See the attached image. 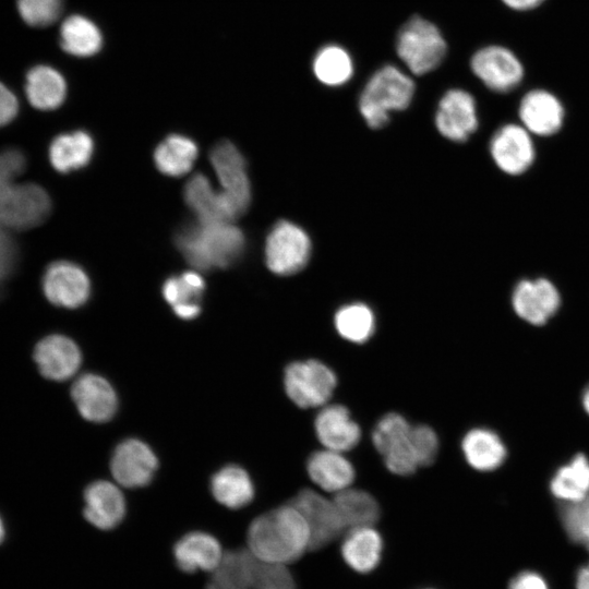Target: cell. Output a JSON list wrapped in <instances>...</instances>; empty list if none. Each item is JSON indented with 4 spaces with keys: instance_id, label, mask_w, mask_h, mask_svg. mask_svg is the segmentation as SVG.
I'll return each mask as SVG.
<instances>
[{
    "instance_id": "cell-1",
    "label": "cell",
    "mask_w": 589,
    "mask_h": 589,
    "mask_svg": "<svg viewBox=\"0 0 589 589\" xmlns=\"http://www.w3.org/2000/svg\"><path fill=\"white\" fill-rule=\"evenodd\" d=\"M247 540L255 558L273 564H290L310 550L308 524L291 503L256 517Z\"/></svg>"
},
{
    "instance_id": "cell-2",
    "label": "cell",
    "mask_w": 589,
    "mask_h": 589,
    "mask_svg": "<svg viewBox=\"0 0 589 589\" xmlns=\"http://www.w3.org/2000/svg\"><path fill=\"white\" fill-rule=\"evenodd\" d=\"M176 244L197 271L225 268L244 250V236L232 223L204 224L196 220L178 232Z\"/></svg>"
},
{
    "instance_id": "cell-3",
    "label": "cell",
    "mask_w": 589,
    "mask_h": 589,
    "mask_svg": "<svg viewBox=\"0 0 589 589\" xmlns=\"http://www.w3.org/2000/svg\"><path fill=\"white\" fill-rule=\"evenodd\" d=\"M416 85L409 75L393 64L380 68L369 79L359 97V111L372 129L383 128L392 111L408 108Z\"/></svg>"
},
{
    "instance_id": "cell-4",
    "label": "cell",
    "mask_w": 589,
    "mask_h": 589,
    "mask_svg": "<svg viewBox=\"0 0 589 589\" xmlns=\"http://www.w3.org/2000/svg\"><path fill=\"white\" fill-rule=\"evenodd\" d=\"M16 180H0V228L10 232L39 226L51 211L50 197L40 185Z\"/></svg>"
},
{
    "instance_id": "cell-5",
    "label": "cell",
    "mask_w": 589,
    "mask_h": 589,
    "mask_svg": "<svg viewBox=\"0 0 589 589\" xmlns=\"http://www.w3.org/2000/svg\"><path fill=\"white\" fill-rule=\"evenodd\" d=\"M396 51L412 74L423 75L442 63L447 45L432 22L413 16L399 29Z\"/></svg>"
},
{
    "instance_id": "cell-6",
    "label": "cell",
    "mask_w": 589,
    "mask_h": 589,
    "mask_svg": "<svg viewBox=\"0 0 589 589\" xmlns=\"http://www.w3.org/2000/svg\"><path fill=\"white\" fill-rule=\"evenodd\" d=\"M285 390L299 408L323 407L337 386L334 371L325 363L308 359L288 364L284 375Z\"/></svg>"
},
{
    "instance_id": "cell-7",
    "label": "cell",
    "mask_w": 589,
    "mask_h": 589,
    "mask_svg": "<svg viewBox=\"0 0 589 589\" xmlns=\"http://www.w3.org/2000/svg\"><path fill=\"white\" fill-rule=\"evenodd\" d=\"M412 425L397 412L383 416L374 426L372 442L388 471L406 477L419 467L411 441Z\"/></svg>"
},
{
    "instance_id": "cell-8",
    "label": "cell",
    "mask_w": 589,
    "mask_h": 589,
    "mask_svg": "<svg viewBox=\"0 0 589 589\" xmlns=\"http://www.w3.org/2000/svg\"><path fill=\"white\" fill-rule=\"evenodd\" d=\"M311 248L309 235L300 226L280 220L266 238V265L276 275H293L308 264Z\"/></svg>"
},
{
    "instance_id": "cell-9",
    "label": "cell",
    "mask_w": 589,
    "mask_h": 589,
    "mask_svg": "<svg viewBox=\"0 0 589 589\" xmlns=\"http://www.w3.org/2000/svg\"><path fill=\"white\" fill-rule=\"evenodd\" d=\"M290 503L308 524L310 550H321L346 532L333 498L329 500L312 489H303Z\"/></svg>"
},
{
    "instance_id": "cell-10",
    "label": "cell",
    "mask_w": 589,
    "mask_h": 589,
    "mask_svg": "<svg viewBox=\"0 0 589 589\" xmlns=\"http://www.w3.org/2000/svg\"><path fill=\"white\" fill-rule=\"evenodd\" d=\"M470 68L473 74L491 91L507 93L524 79L525 69L519 58L508 48L490 45L477 50Z\"/></svg>"
},
{
    "instance_id": "cell-11",
    "label": "cell",
    "mask_w": 589,
    "mask_h": 589,
    "mask_svg": "<svg viewBox=\"0 0 589 589\" xmlns=\"http://www.w3.org/2000/svg\"><path fill=\"white\" fill-rule=\"evenodd\" d=\"M209 158L219 180L220 191L241 216L251 201L243 156L232 143L221 141L212 149Z\"/></svg>"
},
{
    "instance_id": "cell-12",
    "label": "cell",
    "mask_w": 589,
    "mask_h": 589,
    "mask_svg": "<svg viewBox=\"0 0 589 589\" xmlns=\"http://www.w3.org/2000/svg\"><path fill=\"white\" fill-rule=\"evenodd\" d=\"M41 286L50 303L67 309L83 305L91 294V283L86 273L68 261L51 263L45 271Z\"/></svg>"
},
{
    "instance_id": "cell-13",
    "label": "cell",
    "mask_w": 589,
    "mask_h": 589,
    "mask_svg": "<svg viewBox=\"0 0 589 589\" xmlns=\"http://www.w3.org/2000/svg\"><path fill=\"white\" fill-rule=\"evenodd\" d=\"M434 121L437 131L447 140H468L479 123L473 96L460 88L447 91L438 103Z\"/></svg>"
},
{
    "instance_id": "cell-14",
    "label": "cell",
    "mask_w": 589,
    "mask_h": 589,
    "mask_svg": "<svg viewBox=\"0 0 589 589\" xmlns=\"http://www.w3.org/2000/svg\"><path fill=\"white\" fill-rule=\"evenodd\" d=\"M490 153L495 165L513 176L527 171L536 156L531 133L515 123H507L493 134Z\"/></svg>"
},
{
    "instance_id": "cell-15",
    "label": "cell",
    "mask_w": 589,
    "mask_h": 589,
    "mask_svg": "<svg viewBox=\"0 0 589 589\" xmlns=\"http://www.w3.org/2000/svg\"><path fill=\"white\" fill-rule=\"evenodd\" d=\"M512 305L515 313L532 325L545 324L558 310L561 296L546 278L522 279L514 288Z\"/></svg>"
},
{
    "instance_id": "cell-16",
    "label": "cell",
    "mask_w": 589,
    "mask_h": 589,
    "mask_svg": "<svg viewBox=\"0 0 589 589\" xmlns=\"http://www.w3.org/2000/svg\"><path fill=\"white\" fill-rule=\"evenodd\" d=\"M157 465V458L147 444L128 438L116 447L110 469L122 486L141 488L151 482Z\"/></svg>"
},
{
    "instance_id": "cell-17",
    "label": "cell",
    "mask_w": 589,
    "mask_h": 589,
    "mask_svg": "<svg viewBox=\"0 0 589 589\" xmlns=\"http://www.w3.org/2000/svg\"><path fill=\"white\" fill-rule=\"evenodd\" d=\"M40 374L52 381H65L80 369L82 354L67 336L53 334L37 342L33 353Z\"/></svg>"
},
{
    "instance_id": "cell-18",
    "label": "cell",
    "mask_w": 589,
    "mask_h": 589,
    "mask_svg": "<svg viewBox=\"0 0 589 589\" xmlns=\"http://www.w3.org/2000/svg\"><path fill=\"white\" fill-rule=\"evenodd\" d=\"M72 399L80 414L92 422L110 420L118 408V398L111 384L100 375L80 376L71 388Z\"/></svg>"
},
{
    "instance_id": "cell-19",
    "label": "cell",
    "mask_w": 589,
    "mask_h": 589,
    "mask_svg": "<svg viewBox=\"0 0 589 589\" xmlns=\"http://www.w3.org/2000/svg\"><path fill=\"white\" fill-rule=\"evenodd\" d=\"M518 115L522 127L531 134L549 136L562 128L565 113L561 100L554 94L538 88L524 95Z\"/></svg>"
},
{
    "instance_id": "cell-20",
    "label": "cell",
    "mask_w": 589,
    "mask_h": 589,
    "mask_svg": "<svg viewBox=\"0 0 589 589\" xmlns=\"http://www.w3.org/2000/svg\"><path fill=\"white\" fill-rule=\"evenodd\" d=\"M183 195L187 205L200 223H233L239 217L223 192L213 189L209 180L202 173L188 181Z\"/></svg>"
},
{
    "instance_id": "cell-21",
    "label": "cell",
    "mask_w": 589,
    "mask_h": 589,
    "mask_svg": "<svg viewBox=\"0 0 589 589\" xmlns=\"http://www.w3.org/2000/svg\"><path fill=\"white\" fill-rule=\"evenodd\" d=\"M314 430L324 448L345 453L358 445L361 429L342 405H328L317 412Z\"/></svg>"
},
{
    "instance_id": "cell-22",
    "label": "cell",
    "mask_w": 589,
    "mask_h": 589,
    "mask_svg": "<svg viewBox=\"0 0 589 589\" xmlns=\"http://www.w3.org/2000/svg\"><path fill=\"white\" fill-rule=\"evenodd\" d=\"M84 516L101 530L117 527L125 515V500L118 486L105 480L91 483L84 492Z\"/></svg>"
},
{
    "instance_id": "cell-23",
    "label": "cell",
    "mask_w": 589,
    "mask_h": 589,
    "mask_svg": "<svg viewBox=\"0 0 589 589\" xmlns=\"http://www.w3.org/2000/svg\"><path fill=\"white\" fill-rule=\"evenodd\" d=\"M224 551L218 540L202 531H193L180 538L173 546V558L184 573L213 572L220 563Z\"/></svg>"
},
{
    "instance_id": "cell-24",
    "label": "cell",
    "mask_w": 589,
    "mask_h": 589,
    "mask_svg": "<svg viewBox=\"0 0 589 589\" xmlns=\"http://www.w3.org/2000/svg\"><path fill=\"white\" fill-rule=\"evenodd\" d=\"M310 479L326 492L338 493L350 488L354 468L342 453L324 448L312 453L306 461Z\"/></svg>"
},
{
    "instance_id": "cell-25",
    "label": "cell",
    "mask_w": 589,
    "mask_h": 589,
    "mask_svg": "<svg viewBox=\"0 0 589 589\" xmlns=\"http://www.w3.org/2000/svg\"><path fill=\"white\" fill-rule=\"evenodd\" d=\"M383 551V540L373 526L346 531L340 552L346 564L360 574L377 567Z\"/></svg>"
},
{
    "instance_id": "cell-26",
    "label": "cell",
    "mask_w": 589,
    "mask_h": 589,
    "mask_svg": "<svg viewBox=\"0 0 589 589\" xmlns=\"http://www.w3.org/2000/svg\"><path fill=\"white\" fill-rule=\"evenodd\" d=\"M461 449L468 465L478 471L497 469L507 455L501 437L485 428H476L467 432L461 441Z\"/></svg>"
},
{
    "instance_id": "cell-27",
    "label": "cell",
    "mask_w": 589,
    "mask_h": 589,
    "mask_svg": "<svg viewBox=\"0 0 589 589\" xmlns=\"http://www.w3.org/2000/svg\"><path fill=\"white\" fill-rule=\"evenodd\" d=\"M205 283L197 272L169 277L163 285V296L182 320L195 318L201 312Z\"/></svg>"
},
{
    "instance_id": "cell-28",
    "label": "cell",
    "mask_w": 589,
    "mask_h": 589,
    "mask_svg": "<svg viewBox=\"0 0 589 589\" xmlns=\"http://www.w3.org/2000/svg\"><path fill=\"white\" fill-rule=\"evenodd\" d=\"M25 93L31 105L39 110H53L67 95L64 77L48 65H36L26 74Z\"/></svg>"
},
{
    "instance_id": "cell-29",
    "label": "cell",
    "mask_w": 589,
    "mask_h": 589,
    "mask_svg": "<svg viewBox=\"0 0 589 589\" xmlns=\"http://www.w3.org/2000/svg\"><path fill=\"white\" fill-rule=\"evenodd\" d=\"M255 563L256 558L248 549L225 552L205 589H252Z\"/></svg>"
},
{
    "instance_id": "cell-30",
    "label": "cell",
    "mask_w": 589,
    "mask_h": 589,
    "mask_svg": "<svg viewBox=\"0 0 589 589\" xmlns=\"http://www.w3.org/2000/svg\"><path fill=\"white\" fill-rule=\"evenodd\" d=\"M93 152L92 136L79 130L60 134L52 140L49 146V160L57 171L68 173L86 166Z\"/></svg>"
},
{
    "instance_id": "cell-31",
    "label": "cell",
    "mask_w": 589,
    "mask_h": 589,
    "mask_svg": "<svg viewBox=\"0 0 589 589\" xmlns=\"http://www.w3.org/2000/svg\"><path fill=\"white\" fill-rule=\"evenodd\" d=\"M550 491L562 504L582 501L589 496V459L575 455L561 466L550 481Z\"/></svg>"
},
{
    "instance_id": "cell-32",
    "label": "cell",
    "mask_w": 589,
    "mask_h": 589,
    "mask_svg": "<svg viewBox=\"0 0 589 589\" xmlns=\"http://www.w3.org/2000/svg\"><path fill=\"white\" fill-rule=\"evenodd\" d=\"M213 496L221 505L236 509L248 505L254 497V486L248 472L229 465L217 471L211 481Z\"/></svg>"
},
{
    "instance_id": "cell-33",
    "label": "cell",
    "mask_w": 589,
    "mask_h": 589,
    "mask_svg": "<svg viewBox=\"0 0 589 589\" xmlns=\"http://www.w3.org/2000/svg\"><path fill=\"white\" fill-rule=\"evenodd\" d=\"M333 501L346 531L358 527L374 526L380 518V505L366 491L347 488L335 494Z\"/></svg>"
},
{
    "instance_id": "cell-34",
    "label": "cell",
    "mask_w": 589,
    "mask_h": 589,
    "mask_svg": "<svg viewBox=\"0 0 589 589\" xmlns=\"http://www.w3.org/2000/svg\"><path fill=\"white\" fill-rule=\"evenodd\" d=\"M101 44L99 28L83 15H70L60 26V46L70 55L91 57L100 50Z\"/></svg>"
},
{
    "instance_id": "cell-35",
    "label": "cell",
    "mask_w": 589,
    "mask_h": 589,
    "mask_svg": "<svg viewBox=\"0 0 589 589\" xmlns=\"http://www.w3.org/2000/svg\"><path fill=\"white\" fill-rule=\"evenodd\" d=\"M197 157V146L191 139L171 134L156 147L154 161L160 172L171 177L188 173Z\"/></svg>"
},
{
    "instance_id": "cell-36",
    "label": "cell",
    "mask_w": 589,
    "mask_h": 589,
    "mask_svg": "<svg viewBox=\"0 0 589 589\" xmlns=\"http://www.w3.org/2000/svg\"><path fill=\"white\" fill-rule=\"evenodd\" d=\"M315 77L324 85L340 86L353 74V61L349 52L338 45H326L315 55L312 63Z\"/></svg>"
},
{
    "instance_id": "cell-37",
    "label": "cell",
    "mask_w": 589,
    "mask_h": 589,
    "mask_svg": "<svg viewBox=\"0 0 589 589\" xmlns=\"http://www.w3.org/2000/svg\"><path fill=\"white\" fill-rule=\"evenodd\" d=\"M337 333L353 344L368 341L375 329V316L370 306L354 302L337 310L334 317Z\"/></svg>"
},
{
    "instance_id": "cell-38",
    "label": "cell",
    "mask_w": 589,
    "mask_h": 589,
    "mask_svg": "<svg viewBox=\"0 0 589 589\" xmlns=\"http://www.w3.org/2000/svg\"><path fill=\"white\" fill-rule=\"evenodd\" d=\"M561 518L569 539L589 551V496L576 503L562 504Z\"/></svg>"
},
{
    "instance_id": "cell-39",
    "label": "cell",
    "mask_w": 589,
    "mask_h": 589,
    "mask_svg": "<svg viewBox=\"0 0 589 589\" xmlns=\"http://www.w3.org/2000/svg\"><path fill=\"white\" fill-rule=\"evenodd\" d=\"M252 589H298L294 577L286 565L256 558Z\"/></svg>"
},
{
    "instance_id": "cell-40",
    "label": "cell",
    "mask_w": 589,
    "mask_h": 589,
    "mask_svg": "<svg viewBox=\"0 0 589 589\" xmlns=\"http://www.w3.org/2000/svg\"><path fill=\"white\" fill-rule=\"evenodd\" d=\"M17 11L29 26L52 24L62 11L63 0H16Z\"/></svg>"
},
{
    "instance_id": "cell-41",
    "label": "cell",
    "mask_w": 589,
    "mask_h": 589,
    "mask_svg": "<svg viewBox=\"0 0 589 589\" xmlns=\"http://www.w3.org/2000/svg\"><path fill=\"white\" fill-rule=\"evenodd\" d=\"M411 441L419 467L432 465L440 446L435 431L426 424L414 425L411 428Z\"/></svg>"
},
{
    "instance_id": "cell-42",
    "label": "cell",
    "mask_w": 589,
    "mask_h": 589,
    "mask_svg": "<svg viewBox=\"0 0 589 589\" xmlns=\"http://www.w3.org/2000/svg\"><path fill=\"white\" fill-rule=\"evenodd\" d=\"M19 250L11 232L0 228V293L17 264Z\"/></svg>"
},
{
    "instance_id": "cell-43",
    "label": "cell",
    "mask_w": 589,
    "mask_h": 589,
    "mask_svg": "<svg viewBox=\"0 0 589 589\" xmlns=\"http://www.w3.org/2000/svg\"><path fill=\"white\" fill-rule=\"evenodd\" d=\"M19 111L16 96L0 82V127L10 123Z\"/></svg>"
},
{
    "instance_id": "cell-44",
    "label": "cell",
    "mask_w": 589,
    "mask_h": 589,
    "mask_svg": "<svg viewBox=\"0 0 589 589\" xmlns=\"http://www.w3.org/2000/svg\"><path fill=\"white\" fill-rule=\"evenodd\" d=\"M508 589H549V586L540 574L525 570L510 580Z\"/></svg>"
},
{
    "instance_id": "cell-45",
    "label": "cell",
    "mask_w": 589,
    "mask_h": 589,
    "mask_svg": "<svg viewBox=\"0 0 589 589\" xmlns=\"http://www.w3.org/2000/svg\"><path fill=\"white\" fill-rule=\"evenodd\" d=\"M544 0H502L509 9L516 11H528L539 7Z\"/></svg>"
},
{
    "instance_id": "cell-46",
    "label": "cell",
    "mask_w": 589,
    "mask_h": 589,
    "mask_svg": "<svg viewBox=\"0 0 589 589\" xmlns=\"http://www.w3.org/2000/svg\"><path fill=\"white\" fill-rule=\"evenodd\" d=\"M575 586L576 589H589V563L579 568Z\"/></svg>"
},
{
    "instance_id": "cell-47",
    "label": "cell",
    "mask_w": 589,
    "mask_h": 589,
    "mask_svg": "<svg viewBox=\"0 0 589 589\" xmlns=\"http://www.w3.org/2000/svg\"><path fill=\"white\" fill-rule=\"evenodd\" d=\"M581 402L585 411L589 414V385L582 393Z\"/></svg>"
},
{
    "instance_id": "cell-48",
    "label": "cell",
    "mask_w": 589,
    "mask_h": 589,
    "mask_svg": "<svg viewBox=\"0 0 589 589\" xmlns=\"http://www.w3.org/2000/svg\"><path fill=\"white\" fill-rule=\"evenodd\" d=\"M5 536V529L2 518L0 517V543L3 541Z\"/></svg>"
}]
</instances>
